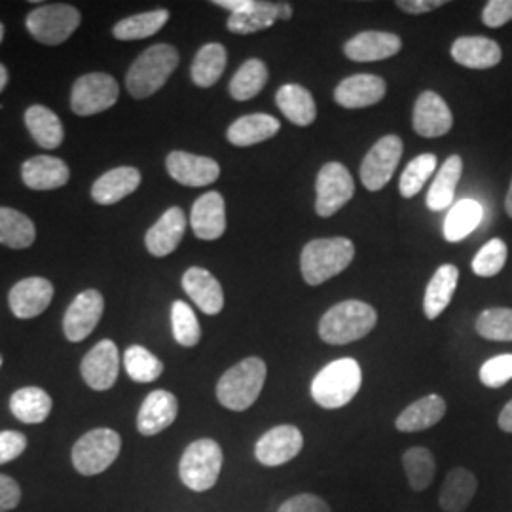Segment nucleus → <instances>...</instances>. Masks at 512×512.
<instances>
[{"label": "nucleus", "instance_id": "nucleus-1", "mask_svg": "<svg viewBox=\"0 0 512 512\" xmlns=\"http://www.w3.org/2000/svg\"><path fill=\"white\" fill-rule=\"evenodd\" d=\"M179 65V50L171 44H154L129 67L126 88L133 99L160 92Z\"/></svg>", "mask_w": 512, "mask_h": 512}, {"label": "nucleus", "instance_id": "nucleus-2", "mask_svg": "<svg viewBox=\"0 0 512 512\" xmlns=\"http://www.w3.org/2000/svg\"><path fill=\"white\" fill-rule=\"evenodd\" d=\"M376 323L378 313L370 304L361 300H346L332 306L323 315L319 323V336L327 344L344 346L365 338L376 327Z\"/></svg>", "mask_w": 512, "mask_h": 512}, {"label": "nucleus", "instance_id": "nucleus-3", "mask_svg": "<svg viewBox=\"0 0 512 512\" xmlns=\"http://www.w3.org/2000/svg\"><path fill=\"white\" fill-rule=\"evenodd\" d=\"M266 372L268 368L260 357H247L238 365L232 366L222 374L217 384L219 403L234 412L251 408L262 393Z\"/></svg>", "mask_w": 512, "mask_h": 512}, {"label": "nucleus", "instance_id": "nucleus-4", "mask_svg": "<svg viewBox=\"0 0 512 512\" xmlns=\"http://www.w3.org/2000/svg\"><path fill=\"white\" fill-rule=\"evenodd\" d=\"M355 256V245L348 238L313 239L302 256L300 270L308 285H321L330 277L342 274Z\"/></svg>", "mask_w": 512, "mask_h": 512}, {"label": "nucleus", "instance_id": "nucleus-5", "mask_svg": "<svg viewBox=\"0 0 512 512\" xmlns=\"http://www.w3.org/2000/svg\"><path fill=\"white\" fill-rule=\"evenodd\" d=\"M363 384V372L355 359H338L325 366L311 384L313 401L327 408L336 410L351 403Z\"/></svg>", "mask_w": 512, "mask_h": 512}, {"label": "nucleus", "instance_id": "nucleus-6", "mask_svg": "<svg viewBox=\"0 0 512 512\" xmlns=\"http://www.w3.org/2000/svg\"><path fill=\"white\" fill-rule=\"evenodd\" d=\"M82 16L78 8L63 2L38 4L37 8L25 19V27L44 46H59L73 37L80 27Z\"/></svg>", "mask_w": 512, "mask_h": 512}, {"label": "nucleus", "instance_id": "nucleus-7", "mask_svg": "<svg viewBox=\"0 0 512 512\" xmlns=\"http://www.w3.org/2000/svg\"><path fill=\"white\" fill-rule=\"evenodd\" d=\"M222 448L213 439H200L192 442L184 450L179 463V475L184 486L192 492H207L219 480L222 469Z\"/></svg>", "mask_w": 512, "mask_h": 512}, {"label": "nucleus", "instance_id": "nucleus-8", "mask_svg": "<svg viewBox=\"0 0 512 512\" xmlns=\"http://www.w3.org/2000/svg\"><path fill=\"white\" fill-rule=\"evenodd\" d=\"M122 439L116 431L101 427L86 433L74 444V469L84 476H93L107 471L120 456Z\"/></svg>", "mask_w": 512, "mask_h": 512}, {"label": "nucleus", "instance_id": "nucleus-9", "mask_svg": "<svg viewBox=\"0 0 512 512\" xmlns=\"http://www.w3.org/2000/svg\"><path fill=\"white\" fill-rule=\"evenodd\" d=\"M120 97V86L107 73L80 76L71 90V109L78 116H95L112 109Z\"/></svg>", "mask_w": 512, "mask_h": 512}, {"label": "nucleus", "instance_id": "nucleus-10", "mask_svg": "<svg viewBox=\"0 0 512 512\" xmlns=\"http://www.w3.org/2000/svg\"><path fill=\"white\" fill-rule=\"evenodd\" d=\"M315 190H317L315 211L319 217L329 219L353 198L355 183L346 165L330 162L323 165V169L319 171Z\"/></svg>", "mask_w": 512, "mask_h": 512}, {"label": "nucleus", "instance_id": "nucleus-11", "mask_svg": "<svg viewBox=\"0 0 512 512\" xmlns=\"http://www.w3.org/2000/svg\"><path fill=\"white\" fill-rule=\"evenodd\" d=\"M403 158V141L397 135H385L370 152L366 154L361 164V183L366 190L378 192L391 181L397 165Z\"/></svg>", "mask_w": 512, "mask_h": 512}, {"label": "nucleus", "instance_id": "nucleus-12", "mask_svg": "<svg viewBox=\"0 0 512 512\" xmlns=\"http://www.w3.org/2000/svg\"><path fill=\"white\" fill-rule=\"evenodd\" d=\"M105 311V298L95 289L78 294L65 311L63 332L69 342H82L99 325Z\"/></svg>", "mask_w": 512, "mask_h": 512}, {"label": "nucleus", "instance_id": "nucleus-13", "mask_svg": "<svg viewBox=\"0 0 512 512\" xmlns=\"http://www.w3.org/2000/svg\"><path fill=\"white\" fill-rule=\"evenodd\" d=\"M304 448V437L294 425H279L256 442L255 456L260 465L279 467L296 458Z\"/></svg>", "mask_w": 512, "mask_h": 512}, {"label": "nucleus", "instance_id": "nucleus-14", "mask_svg": "<svg viewBox=\"0 0 512 512\" xmlns=\"http://www.w3.org/2000/svg\"><path fill=\"white\" fill-rule=\"evenodd\" d=\"M120 353L112 340H101L82 359L80 372L84 382L95 391H109L118 380Z\"/></svg>", "mask_w": 512, "mask_h": 512}, {"label": "nucleus", "instance_id": "nucleus-15", "mask_svg": "<svg viewBox=\"0 0 512 512\" xmlns=\"http://www.w3.org/2000/svg\"><path fill=\"white\" fill-rule=\"evenodd\" d=\"M54 293L52 281L44 277H25L10 289L8 304L18 319H35L48 310Z\"/></svg>", "mask_w": 512, "mask_h": 512}, {"label": "nucleus", "instance_id": "nucleus-16", "mask_svg": "<svg viewBox=\"0 0 512 512\" xmlns=\"http://www.w3.org/2000/svg\"><path fill=\"white\" fill-rule=\"evenodd\" d=\"M165 167L173 181L183 186H209L220 177V165L213 158L175 150L167 156Z\"/></svg>", "mask_w": 512, "mask_h": 512}, {"label": "nucleus", "instance_id": "nucleus-17", "mask_svg": "<svg viewBox=\"0 0 512 512\" xmlns=\"http://www.w3.org/2000/svg\"><path fill=\"white\" fill-rule=\"evenodd\" d=\"M293 18V6L287 2H260L251 0L249 8L239 14H230L228 31L236 35H253L272 27L277 19Z\"/></svg>", "mask_w": 512, "mask_h": 512}, {"label": "nucleus", "instance_id": "nucleus-18", "mask_svg": "<svg viewBox=\"0 0 512 512\" xmlns=\"http://www.w3.org/2000/svg\"><path fill=\"white\" fill-rule=\"evenodd\" d=\"M21 179L27 188L37 192H50L71 181V169L61 158L33 156L21 165Z\"/></svg>", "mask_w": 512, "mask_h": 512}, {"label": "nucleus", "instance_id": "nucleus-19", "mask_svg": "<svg viewBox=\"0 0 512 512\" xmlns=\"http://www.w3.org/2000/svg\"><path fill=\"white\" fill-rule=\"evenodd\" d=\"M179 414V401L173 393L165 389H156L141 404L137 416V429L145 437H154L165 431Z\"/></svg>", "mask_w": 512, "mask_h": 512}, {"label": "nucleus", "instance_id": "nucleus-20", "mask_svg": "<svg viewBox=\"0 0 512 512\" xmlns=\"http://www.w3.org/2000/svg\"><path fill=\"white\" fill-rule=\"evenodd\" d=\"M385 97V82L376 74H353L342 80L334 99L344 109H365L380 103Z\"/></svg>", "mask_w": 512, "mask_h": 512}, {"label": "nucleus", "instance_id": "nucleus-21", "mask_svg": "<svg viewBox=\"0 0 512 512\" xmlns=\"http://www.w3.org/2000/svg\"><path fill=\"white\" fill-rule=\"evenodd\" d=\"M454 124L452 112L435 92H423L414 107V129L421 137L435 139L446 135Z\"/></svg>", "mask_w": 512, "mask_h": 512}, {"label": "nucleus", "instance_id": "nucleus-22", "mask_svg": "<svg viewBox=\"0 0 512 512\" xmlns=\"http://www.w3.org/2000/svg\"><path fill=\"white\" fill-rule=\"evenodd\" d=\"M190 226L196 238L215 241L226 232V203L219 192H207L192 205Z\"/></svg>", "mask_w": 512, "mask_h": 512}, {"label": "nucleus", "instance_id": "nucleus-23", "mask_svg": "<svg viewBox=\"0 0 512 512\" xmlns=\"http://www.w3.org/2000/svg\"><path fill=\"white\" fill-rule=\"evenodd\" d=\"M141 186V171L137 167H114L103 173L92 186L93 202L114 205L131 196Z\"/></svg>", "mask_w": 512, "mask_h": 512}, {"label": "nucleus", "instance_id": "nucleus-24", "mask_svg": "<svg viewBox=\"0 0 512 512\" xmlns=\"http://www.w3.org/2000/svg\"><path fill=\"white\" fill-rule=\"evenodd\" d=\"M186 217L181 207L167 209L160 220L150 228L145 236V245L152 256L171 255L184 238Z\"/></svg>", "mask_w": 512, "mask_h": 512}, {"label": "nucleus", "instance_id": "nucleus-25", "mask_svg": "<svg viewBox=\"0 0 512 512\" xmlns=\"http://www.w3.org/2000/svg\"><path fill=\"white\" fill-rule=\"evenodd\" d=\"M403 48L401 38L393 33H380V31H366L359 33L346 42L344 52L351 61L370 63L382 61L399 54Z\"/></svg>", "mask_w": 512, "mask_h": 512}, {"label": "nucleus", "instance_id": "nucleus-26", "mask_svg": "<svg viewBox=\"0 0 512 512\" xmlns=\"http://www.w3.org/2000/svg\"><path fill=\"white\" fill-rule=\"evenodd\" d=\"M183 289L207 315H217L224 308V293L217 277L200 266L188 268L184 272Z\"/></svg>", "mask_w": 512, "mask_h": 512}, {"label": "nucleus", "instance_id": "nucleus-27", "mask_svg": "<svg viewBox=\"0 0 512 512\" xmlns=\"http://www.w3.org/2000/svg\"><path fill=\"white\" fill-rule=\"evenodd\" d=\"M279 129L281 124L277 118L258 112L238 118L226 131V137L234 147H253L275 137Z\"/></svg>", "mask_w": 512, "mask_h": 512}, {"label": "nucleus", "instance_id": "nucleus-28", "mask_svg": "<svg viewBox=\"0 0 512 512\" xmlns=\"http://www.w3.org/2000/svg\"><path fill=\"white\" fill-rule=\"evenodd\" d=\"M501 48L492 38L461 37L452 46L454 61L467 69H492L501 61Z\"/></svg>", "mask_w": 512, "mask_h": 512}, {"label": "nucleus", "instance_id": "nucleus-29", "mask_svg": "<svg viewBox=\"0 0 512 512\" xmlns=\"http://www.w3.org/2000/svg\"><path fill=\"white\" fill-rule=\"evenodd\" d=\"M478 488L476 476L463 469L456 467L452 469L440 488L439 505L444 512H465L469 503L473 501Z\"/></svg>", "mask_w": 512, "mask_h": 512}, {"label": "nucleus", "instance_id": "nucleus-30", "mask_svg": "<svg viewBox=\"0 0 512 512\" xmlns=\"http://www.w3.org/2000/svg\"><path fill=\"white\" fill-rule=\"evenodd\" d=\"M458 281L459 270L452 264H444L435 272L425 289L423 300V310L427 319H437L440 313L450 306L452 296L458 289Z\"/></svg>", "mask_w": 512, "mask_h": 512}, {"label": "nucleus", "instance_id": "nucleus-31", "mask_svg": "<svg viewBox=\"0 0 512 512\" xmlns=\"http://www.w3.org/2000/svg\"><path fill=\"white\" fill-rule=\"evenodd\" d=\"M25 126L29 129L33 141L44 150H54L65 139V131L59 116L44 105H33L25 110Z\"/></svg>", "mask_w": 512, "mask_h": 512}, {"label": "nucleus", "instance_id": "nucleus-32", "mask_svg": "<svg viewBox=\"0 0 512 512\" xmlns=\"http://www.w3.org/2000/svg\"><path fill=\"white\" fill-rule=\"evenodd\" d=\"M275 103L279 110L285 114L287 120H291L294 126H310L317 116V107L306 88L298 84H285L279 88L275 95Z\"/></svg>", "mask_w": 512, "mask_h": 512}, {"label": "nucleus", "instance_id": "nucleus-33", "mask_svg": "<svg viewBox=\"0 0 512 512\" xmlns=\"http://www.w3.org/2000/svg\"><path fill=\"white\" fill-rule=\"evenodd\" d=\"M446 414V403L439 395H427L420 401L410 404L397 418L395 425L403 433H418L437 425Z\"/></svg>", "mask_w": 512, "mask_h": 512}, {"label": "nucleus", "instance_id": "nucleus-34", "mask_svg": "<svg viewBox=\"0 0 512 512\" xmlns=\"http://www.w3.org/2000/svg\"><path fill=\"white\" fill-rule=\"evenodd\" d=\"M37 239L35 222L18 209L0 207V245L10 249H29Z\"/></svg>", "mask_w": 512, "mask_h": 512}, {"label": "nucleus", "instance_id": "nucleus-35", "mask_svg": "<svg viewBox=\"0 0 512 512\" xmlns=\"http://www.w3.org/2000/svg\"><path fill=\"white\" fill-rule=\"evenodd\" d=\"M52 397L40 387H21L12 399L10 410L23 423H42L52 412Z\"/></svg>", "mask_w": 512, "mask_h": 512}, {"label": "nucleus", "instance_id": "nucleus-36", "mask_svg": "<svg viewBox=\"0 0 512 512\" xmlns=\"http://www.w3.org/2000/svg\"><path fill=\"white\" fill-rule=\"evenodd\" d=\"M226 63H228V54L222 44L219 42L205 44L194 57V63L190 69L194 84L200 88L215 86L226 69Z\"/></svg>", "mask_w": 512, "mask_h": 512}, {"label": "nucleus", "instance_id": "nucleus-37", "mask_svg": "<svg viewBox=\"0 0 512 512\" xmlns=\"http://www.w3.org/2000/svg\"><path fill=\"white\" fill-rule=\"evenodd\" d=\"M461 171H463V162L459 156H450L442 164L439 175L435 177V181L431 184V190L427 194V207L431 211H442L454 203Z\"/></svg>", "mask_w": 512, "mask_h": 512}, {"label": "nucleus", "instance_id": "nucleus-38", "mask_svg": "<svg viewBox=\"0 0 512 512\" xmlns=\"http://www.w3.org/2000/svg\"><path fill=\"white\" fill-rule=\"evenodd\" d=\"M167 21H169V12L164 8L150 10V12L135 14L131 18L118 21L112 27V35L116 40H145L160 33Z\"/></svg>", "mask_w": 512, "mask_h": 512}, {"label": "nucleus", "instance_id": "nucleus-39", "mask_svg": "<svg viewBox=\"0 0 512 512\" xmlns=\"http://www.w3.org/2000/svg\"><path fill=\"white\" fill-rule=\"evenodd\" d=\"M482 215H484L482 205L475 200H461L456 203L444 222V238L450 243L467 238L478 228Z\"/></svg>", "mask_w": 512, "mask_h": 512}, {"label": "nucleus", "instance_id": "nucleus-40", "mask_svg": "<svg viewBox=\"0 0 512 512\" xmlns=\"http://www.w3.org/2000/svg\"><path fill=\"white\" fill-rule=\"evenodd\" d=\"M266 82H268L266 63L253 57V59H247L239 67L238 73L234 74L228 90L236 101H249L264 90Z\"/></svg>", "mask_w": 512, "mask_h": 512}, {"label": "nucleus", "instance_id": "nucleus-41", "mask_svg": "<svg viewBox=\"0 0 512 512\" xmlns=\"http://www.w3.org/2000/svg\"><path fill=\"white\" fill-rule=\"evenodd\" d=\"M404 473L412 490L423 492L431 486L437 473V463L427 448L414 446L406 450L403 456Z\"/></svg>", "mask_w": 512, "mask_h": 512}, {"label": "nucleus", "instance_id": "nucleus-42", "mask_svg": "<svg viewBox=\"0 0 512 512\" xmlns=\"http://www.w3.org/2000/svg\"><path fill=\"white\" fill-rule=\"evenodd\" d=\"M124 366L129 378L139 384L156 382L164 372V363L143 346H129L126 349Z\"/></svg>", "mask_w": 512, "mask_h": 512}, {"label": "nucleus", "instance_id": "nucleus-43", "mask_svg": "<svg viewBox=\"0 0 512 512\" xmlns=\"http://www.w3.org/2000/svg\"><path fill=\"white\" fill-rule=\"evenodd\" d=\"M171 329L177 344L184 348H194L202 338L200 321L194 310L183 300H175L171 306Z\"/></svg>", "mask_w": 512, "mask_h": 512}, {"label": "nucleus", "instance_id": "nucleus-44", "mask_svg": "<svg viewBox=\"0 0 512 512\" xmlns=\"http://www.w3.org/2000/svg\"><path fill=\"white\" fill-rule=\"evenodd\" d=\"M476 332L492 342H512V310L492 308L476 319Z\"/></svg>", "mask_w": 512, "mask_h": 512}, {"label": "nucleus", "instance_id": "nucleus-45", "mask_svg": "<svg viewBox=\"0 0 512 512\" xmlns=\"http://www.w3.org/2000/svg\"><path fill=\"white\" fill-rule=\"evenodd\" d=\"M437 169V156L435 154H421L406 165L401 177V194L403 198H414L421 192V188L429 181V177Z\"/></svg>", "mask_w": 512, "mask_h": 512}, {"label": "nucleus", "instance_id": "nucleus-46", "mask_svg": "<svg viewBox=\"0 0 512 512\" xmlns=\"http://www.w3.org/2000/svg\"><path fill=\"white\" fill-rule=\"evenodd\" d=\"M507 262V245L503 239L488 241L473 260V272L478 277H494L503 270Z\"/></svg>", "mask_w": 512, "mask_h": 512}, {"label": "nucleus", "instance_id": "nucleus-47", "mask_svg": "<svg viewBox=\"0 0 512 512\" xmlns=\"http://www.w3.org/2000/svg\"><path fill=\"white\" fill-rule=\"evenodd\" d=\"M512 380V353L497 355L480 368V382L486 387H503Z\"/></svg>", "mask_w": 512, "mask_h": 512}, {"label": "nucleus", "instance_id": "nucleus-48", "mask_svg": "<svg viewBox=\"0 0 512 512\" xmlns=\"http://www.w3.org/2000/svg\"><path fill=\"white\" fill-rule=\"evenodd\" d=\"M27 448V437L19 431H0V465L18 459Z\"/></svg>", "mask_w": 512, "mask_h": 512}, {"label": "nucleus", "instance_id": "nucleus-49", "mask_svg": "<svg viewBox=\"0 0 512 512\" xmlns=\"http://www.w3.org/2000/svg\"><path fill=\"white\" fill-rule=\"evenodd\" d=\"M277 512H332L327 501L313 494L294 495L287 499Z\"/></svg>", "mask_w": 512, "mask_h": 512}, {"label": "nucleus", "instance_id": "nucleus-50", "mask_svg": "<svg viewBox=\"0 0 512 512\" xmlns=\"http://www.w3.org/2000/svg\"><path fill=\"white\" fill-rule=\"evenodd\" d=\"M512 19V0H490L482 12V21L488 27H501Z\"/></svg>", "mask_w": 512, "mask_h": 512}, {"label": "nucleus", "instance_id": "nucleus-51", "mask_svg": "<svg viewBox=\"0 0 512 512\" xmlns=\"http://www.w3.org/2000/svg\"><path fill=\"white\" fill-rule=\"evenodd\" d=\"M21 501L18 482L8 475H0V512L16 509Z\"/></svg>", "mask_w": 512, "mask_h": 512}, {"label": "nucleus", "instance_id": "nucleus-52", "mask_svg": "<svg viewBox=\"0 0 512 512\" xmlns=\"http://www.w3.org/2000/svg\"><path fill=\"white\" fill-rule=\"evenodd\" d=\"M444 2L442 0H399L397 6L406 12V14H425L433 12L440 8Z\"/></svg>", "mask_w": 512, "mask_h": 512}, {"label": "nucleus", "instance_id": "nucleus-53", "mask_svg": "<svg viewBox=\"0 0 512 512\" xmlns=\"http://www.w3.org/2000/svg\"><path fill=\"white\" fill-rule=\"evenodd\" d=\"M215 4L224 10H230V14H239L249 8L251 0H215Z\"/></svg>", "mask_w": 512, "mask_h": 512}, {"label": "nucleus", "instance_id": "nucleus-54", "mask_svg": "<svg viewBox=\"0 0 512 512\" xmlns=\"http://www.w3.org/2000/svg\"><path fill=\"white\" fill-rule=\"evenodd\" d=\"M499 427L505 433H512V401L501 410V414H499Z\"/></svg>", "mask_w": 512, "mask_h": 512}, {"label": "nucleus", "instance_id": "nucleus-55", "mask_svg": "<svg viewBox=\"0 0 512 512\" xmlns=\"http://www.w3.org/2000/svg\"><path fill=\"white\" fill-rule=\"evenodd\" d=\"M6 84H8V69L0 63V93L4 92Z\"/></svg>", "mask_w": 512, "mask_h": 512}, {"label": "nucleus", "instance_id": "nucleus-56", "mask_svg": "<svg viewBox=\"0 0 512 512\" xmlns=\"http://www.w3.org/2000/svg\"><path fill=\"white\" fill-rule=\"evenodd\" d=\"M505 209H507V213H509V217L512 219V181L511 186H509V194H507V200H505Z\"/></svg>", "mask_w": 512, "mask_h": 512}, {"label": "nucleus", "instance_id": "nucleus-57", "mask_svg": "<svg viewBox=\"0 0 512 512\" xmlns=\"http://www.w3.org/2000/svg\"><path fill=\"white\" fill-rule=\"evenodd\" d=\"M2 38H4V25H2V21H0V44H2Z\"/></svg>", "mask_w": 512, "mask_h": 512}, {"label": "nucleus", "instance_id": "nucleus-58", "mask_svg": "<svg viewBox=\"0 0 512 512\" xmlns=\"http://www.w3.org/2000/svg\"><path fill=\"white\" fill-rule=\"evenodd\" d=\"M0 366H2V357H0Z\"/></svg>", "mask_w": 512, "mask_h": 512}]
</instances>
